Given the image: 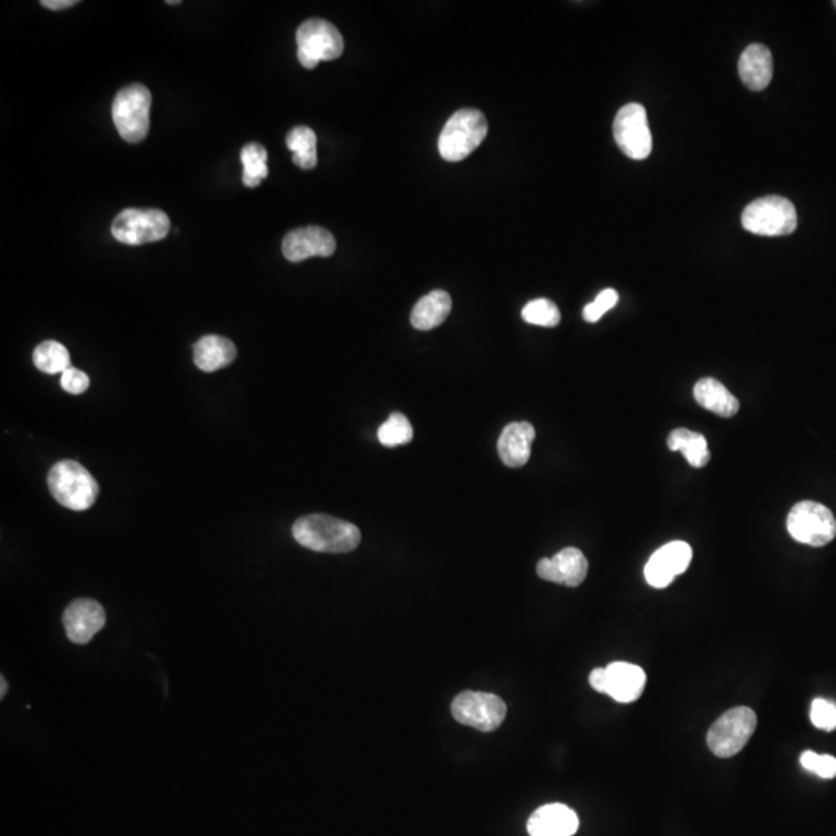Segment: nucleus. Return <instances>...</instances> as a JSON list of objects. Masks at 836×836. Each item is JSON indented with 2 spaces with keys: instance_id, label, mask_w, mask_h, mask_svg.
I'll use <instances>...</instances> for the list:
<instances>
[{
  "instance_id": "obj_12",
  "label": "nucleus",
  "mask_w": 836,
  "mask_h": 836,
  "mask_svg": "<svg viewBox=\"0 0 836 836\" xmlns=\"http://www.w3.org/2000/svg\"><path fill=\"white\" fill-rule=\"evenodd\" d=\"M614 138L618 148L632 160L648 158L652 151V134L645 107L637 103L621 107L614 121Z\"/></svg>"
},
{
  "instance_id": "obj_1",
  "label": "nucleus",
  "mask_w": 836,
  "mask_h": 836,
  "mask_svg": "<svg viewBox=\"0 0 836 836\" xmlns=\"http://www.w3.org/2000/svg\"><path fill=\"white\" fill-rule=\"evenodd\" d=\"M292 532L299 545L319 553H349L361 542L357 525L327 514L302 516L293 524Z\"/></svg>"
},
{
  "instance_id": "obj_29",
  "label": "nucleus",
  "mask_w": 836,
  "mask_h": 836,
  "mask_svg": "<svg viewBox=\"0 0 836 836\" xmlns=\"http://www.w3.org/2000/svg\"><path fill=\"white\" fill-rule=\"evenodd\" d=\"M802 767L807 771L818 775L819 778L833 779L836 776V758L830 754H818L815 751H804L801 754Z\"/></svg>"
},
{
  "instance_id": "obj_10",
  "label": "nucleus",
  "mask_w": 836,
  "mask_h": 836,
  "mask_svg": "<svg viewBox=\"0 0 836 836\" xmlns=\"http://www.w3.org/2000/svg\"><path fill=\"white\" fill-rule=\"evenodd\" d=\"M451 713L462 725L482 733H491L504 723L507 705L496 694L463 691L454 699Z\"/></svg>"
},
{
  "instance_id": "obj_31",
  "label": "nucleus",
  "mask_w": 836,
  "mask_h": 836,
  "mask_svg": "<svg viewBox=\"0 0 836 836\" xmlns=\"http://www.w3.org/2000/svg\"><path fill=\"white\" fill-rule=\"evenodd\" d=\"M618 302V293L614 288H607L597 296L595 301L590 302L584 307L583 316L587 323H597L603 318L604 313L614 309Z\"/></svg>"
},
{
  "instance_id": "obj_5",
  "label": "nucleus",
  "mask_w": 836,
  "mask_h": 836,
  "mask_svg": "<svg viewBox=\"0 0 836 836\" xmlns=\"http://www.w3.org/2000/svg\"><path fill=\"white\" fill-rule=\"evenodd\" d=\"M756 727V713L748 706H736L711 725L706 742L717 758H733L744 750Z\"/></svg>"
},
{
  "instance_id": "obj_16",
  "label": "nucleus",
  "mask_w": 836,
  "mask_h": 836,
  "mask_svg": "<svg viewBox=\"0 0 836 836\" xmlns=\"http://www.w3.org/2000/svg\"><path fill=\"white\" fill-rule=\"evenodd\" d=\"M536 570L542 580L561 586L578 587L586 580L589 562L581 550L567 547L553 558L541 559Z\"/></svg>"
},
{
  "instance_id": "obj_30",
  "label": "nucleus",
  "mask_w": 836,
  "mask_h": 836,
  "mask_svg": "<svg viewBox=\"0 0 836 836\" xmlns=\"http://www.w3.org/2000/svg\"><path fill=\"white\" fill-rule=\"evenodd\" d=\"M810 720L819 730H836V705L826 699H815L810 708Z\"/></svg>"
},
{
  "instance_id": "obj_9",
  "label": "nucleus",
  "mask_w": 836,
  "mask_h": 836,
  "mask_svg": "<svg viewBox=\"0 0 836 836\" xmlns=\"http://www.w3.org/2000/svg\"><path fill=\"white\" fill-rule=\"evenodd\" d=\"M171 230L168 214L160 209H124L112 223V234L121 244L143 245L165 239Z\"/></svg>"
},
{
  "instance_id": "obj_6",
  "label": "nucleus",
  "mask_w": 836,
  "mask_h": 836,
  "mask_svg": "<svg viewBox=\"0 0 836 836\" xmlns=\"http://www.w3.org/2000/svg\"><path fill=\"white\" fill-rule=\"evenodd\" d=\"M742 225L758 236H787L798 227V213L795 205L785 197H761L744 209Z\"/></svg>"
},
{
  "instance_id": "obj_25",
  "label": "nucleus",
  "mask_w": 836,
  "mask_h": 836,
  "mask_svg": "<svg viewBox=\"0 0 836 836\" xmlns=\"http://www.w3.org/2000/svg\"><path fill=\"white\" fill-rule=\"evenodd\" d=\"M33 363L44 374H64L70 369V353L58 341H44L33 352Z\"/></svg>"
},
{
  "instance_id": "obj_18",
  "label": "nucleus",
  "mask_w": 836,
  "mask_h": 836,
  "mask_svg": "<svg viewBox=\"0 0 836 836\" xmlns=\"http://www.w3.org/2000/svg\"><path fill=\"white\" fill-rule=\"evenodd\" d=\"M536 431L532 423L514 422L510 423L502 431L497 451L505 465L510 468H521L530 459L532 454V443L535 440Z\"/></svg>"
},
{
  "instance_id": "obj_34",
  "label": "nucleus",
  "mask_w": 836,
  "mask_h": 836,
  "mask_svg": "<svg viewBox=\"0 0 836 836\" xmlns=\"http://www.w3.org/2000/svg\"><path fill=\"white\" fill-rule=\"evenodd\" d=\"M7 691L8 683L7 680H5L4 675H2V677H0V699H4L5 694H7Z\"/></svg>"
},
{
  "instance_id": "obj_13",
  "label": "nucleus",
  "mask_w": 836,
  "mask_h": 836,
  "mask_svg": "<svg viewBox=\"0 0 836 836\" xmlns=\"http://www.w3.org/2000/svg\"><path fill=\"white\" fill-rule=\"evenodd\" d=\"M693 559L691 545L683 541H672L663 545L649 559L645 567V578L649 586L665 589L675 576L686 572Z\"/></svg>"
},
{
  "instance_id": "obj_17",
  "label": "nucleus",
  "mask_w": 836,
  "mask_h": 836,
  "mask_svg": "<svg viewBox=\"0 0 836 836\" xmlns=\"http://www.w3.org/2000/svg\"><path fill=\"white\" fill-rule=\"evenodd\" d=\"M580 827V819L564 804H547L539 807L530 819L527 829L530 836H573Z\"/></svg>"
},
{
  "instance_id": "obj_8",
  "label": "nucleus",
  "mask_w": 836,
  "mask_h": 836,
  "mask_svg": "<svg viewBox=\"0 0 836 836\" xmlns=\"http://www.w3.org/2000/svg\"><path fill=\"white\" fill-rule=\"evenodd\" d=\"M787 530L795 541L823 547L835 539L836 519L826 505L804 501L790 510Z\"/></svg>"
},
{
  "instance_id": "obj_27",
  "label": "nucleus",
  "mask_w": 836,
  "mask_h": 836,
  "mask_svg": "<svg viewBox=\"0 0 836 836\" xmlns=\"http://www.w3.org/2000/svg\"><path fill=\"white\" fill-rule=\"evenodd\" d=\"M414 437L411 423L405 415L394 412L389 415L388 420L378 429V440L381 445L394 448V446L406 445Z\"/></svg>"
},
{
  "instance_id": "obj_23",
  "label": "nucleus",
  "mask_w": 836,
  "mask_h": 836,
  "mask_svg": "<svg viewBox=\"0 0 836 836\" xmlns=\"http://www.w3.org/2000/svg\"><path fill=\"white\" fill-rule=\"evenodd\" d=\"M668 446L671 451H680L694 468H703L710 462L711 454L708 442L700 432L689 431L686 428L674 429L669 434Z\"/></svg>"
},
{
  "instance_id": "obj_4",
  "label": "nucleus",
  "mask_w": 836,
  "mask_h": 836,
  "mask_svg": "<svg viewBox=\"0 0 836 836\" xmlns=\"http://www.w3.org/2000/svg\"><path fill=\"white\" fill-rule=\"evenodd\" d=\"M151 104V92L143 84L124 87L115 96L112 118L118 134L127 143H140L148 135Z\"/></svg>"
},
{
  "instance_id": "obj_22",
  "label": "nucleus",
  "mask_w": 836,
  "mask_h": 836,
  "mask_svg": "<svg viewBox=\"0 0 836 836\" xmlns=\"http://www.w3.org/2000/svg\"><path fill=\"white\" fill-rule=\"evenodd\" d=\"M453 307V301L448 293L436 290L423 296L414 305L411 313V324L417 330H432L445 323Z\"/></svg>"
},
{
  "instance_id": "obj_24",
  "label": "nucleus",
  "mask_w": 836,
  "mask_h": 836,
  "mask_svg": "<svg viewBox=\"0 0 836 836\" xmlns=\"http://www.w3.org/2000/svg\"><path fill=\"white\" fill-rule=\"evenodd\" d=\"M287 148L292 151L293 163L299 168L313 169L318 165L316 134L310 127H293L287 135Z\"/></svg>"
},
{
  "instance_id": "obj_11",
  "label": "nucleus",
  "mask_w": 836,
  "mask_h": 836,
  "mask_svg": "<svg viewBox=\"0 0 836 836\" xmlns=\"http://www.w3.org/2000/svg\"><path fill=\"white\" fill-rule=\"evenodd\" d=\"M589 683L595 691L607 694L615 702L632 703L645 691L646 672L632 663L615 662L607 668L593 669Z\"/></svg>"
},
{
  "instance_id": "obj_20",
  "label": "nucleus",
  "mask_w": 836,
  "mask_h": 836,
  "mask_svg": "<svg viewBox=\"0 0 836 836\" xmlns=\"http://www.w3.org/2000/svg\"><path fill=\"white\" fill-rule=\"evenodd\" d=\"M233 341L219 335H206L194 346V363L203 372H216L236 360Z\"/></svg>"
},
{
  "instance_id": "obj_19",
  "label": "nucleus",
  "mask_w": 836,
  "mask_h": 836,
  "mask_svg": "<svg viewBox=\"0 0 836 836\" xmlns=\"http://www.w3.org/2000/svg\"><path fill=\"white\" fill-rule=\"evenodd\" d=\"M773 67L770 48L762 44H751L739 59V76L748 89L761 92L770 86Z\"/></svg>"
},
{
  "instance_id": "obj_14",
  "label": "nucleus",
  "mask_w": 836,
  "mask_h": 836,
  "mask_svg": "<svg viewBox=\"0 0 836 836\" xmlns=\"http://www.w3.org/2000/svg\"><path fill=\"white\" fill-rule=\"evenodd\" d=\"M106 610L98 601L79 598L64 610L62 623L67 638L75 645H87L106 626Z\"/></svg>"
},
{
  "instance_id": "obj_33",
  "label": "nucleus",
  "mask_w": 836,
  "mask_h": 836,
  "mask_svg": "<svg viewBox=\"0 0 836 836\" xmlns=\"http://www.w3.org/2000/svg\"><path fill=\"white\" fill-rule=\"evenodd\" d=\"M76 4V0H42V7L48 10H66Z\"/></svg>"
},
{
  "instance_id": "obj_15",
  "label": "nucleus",
  "mask_w": 836,
  "mask_h": 836,
  "mask_svg": "<svg viewBox=\"0 0 836 836\" xmlns=\"http://www.w3.org/2000/svg\"><path fill=\"white\" fill-rule=\"evenodd\" d=\"M335 250V237L329 230L321 227H305L290 231L282 242V253L290 262H302L310 257H329Z\"/></svg>"
},
{
  "instance_id": "obj_21",
  "label": "nucleus",
  "mask_w": 836,
  "mask_h": 836,
  "mask_svg": "<svg viewBox=\"0 0 836 836\" xmlns=\"http://www.w3.org/2000/svg\"><path fill=\"white\" fill-rule=\"evenodd\" d=\"M694 398L702 408L720 415V417L730 418L739 412V400L723 386L720 381L714 378H702L697 381L696 388H694Z\"/></svg>"
},
{
  "instance_id": "obj_35",
  "label": "nucleus",
  "mask_w": 836,
  "mask_h": 836,
  "mask_svg": "<svg viewBox=\"0 0 836 836\" xmlns=\"http://www.w3.org/2000/svg\"><path fill=\"white\" fill-rule=\"evenodd\" d=\"M833 5H835V8H836V0H835V2H833Z\"/></svg>"
},
{
  "instance_id": "obj_26",
  "label": "nucleus",
  "mask_w": 836,
  "mask_h": 836,
  "mask_svg": "<svg viewBox=\"0 0 836 836\" xmlns=\"http://www.w3.org/2000/svg\"><path fill=\"white\" fill-rule=\"evenodd\" d=\"M267 149L259 143H250L240 151V162L244 165V185L248 188H256L261 185L262 180L268 177Z\"/></svg>"
},
{
  "instance_id": "obj_28",
  "label": "nucleus",
  "mask_w": 836,
  "mask_h": 836,
  "mask_svg": "<svg viewBox=\"0 0 836 836\" xmlns=\"http://www.w3.org/2000/svg\"><path fill=\"white\" fill-rule=\"evenodd\" d=\"M522 318L525 323L533 324V326L556 327L561 323V312L555 302L541 298L525 305Z\"/></svg>"
},
{
  "instance_id": "obj_32",
  "label": "nucleus",
  "mask_w": 836,
  "mask_h": 836,
  "mask_svg": "<svg viewBox=\"0 0 836 836\" xmlns=\"http://www.w3.org/2000/svg\"><path fill=\"white\" fill-rule=\"evenodd\" d=\"M90 378L86 372L79 371L76 367L67 369L61 377V388L72 395L84 394L89 389Z\"/></svg>"
},
{
  "instance_id": "obj_3",
  "label": "nucleus",
  "mask_w": 836,
  "mask_h": 836,
  "mask_svg": "<svg viewBox=\"0 0 836 836\" xmlns=\"http://www.w3.org/2000/svg\"><path fill=\"white\" fill-rule=\"evenodd\" d=\"M487 134V118L480 110H459L446 121L440 134V155L446 162H462L479 148Z\"/></svg>"
},
{
  "instance_id": "obj_7",
  "label": "nucleus",
  "mask_w": 836,
  "mask_h": 836,
  "mask_svg": "<svg viewBox=\"0 0 836 836\" xmlns=\"http://www.w3.org/2000/svg\"><path fill=\"white\" fill-rule=\"evenodd\" d=\"M298 59L305 69H315L321 61H333L344 52V39L335 25L324 19L305 21L296 33Z\"/></svg>"
},
{
  "instance_id": "obj_2",
  "label": "nucleus",
  "mask_w": 836,
  "mask_h": 836,
  "mask_svg": "<svg viewBox=\"0 0 836 836\" xmlns=\"http://www.w3.org/2000/svg\"><path fill=\"white\" fill-rule=\"evenodd\" d=\"M47 484L55 501L73 511L89 510L100 491L92 474L73 460H61L53 465Z\"/></svg>"
}]
</instances>
